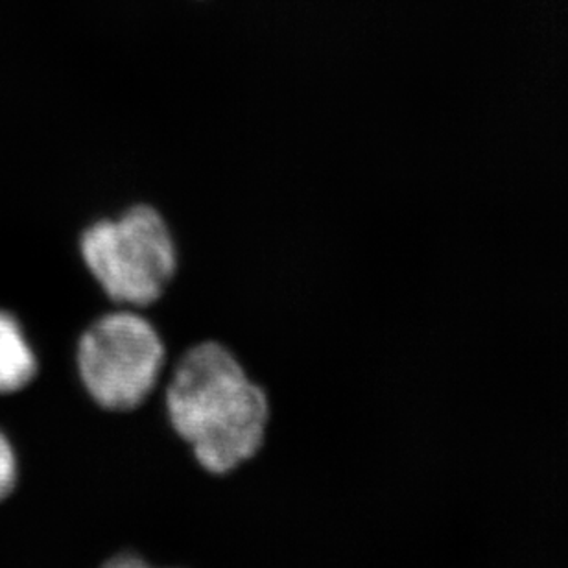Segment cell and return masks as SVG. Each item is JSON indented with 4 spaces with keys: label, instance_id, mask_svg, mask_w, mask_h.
I'll list each match as a JSON object with an SVG mask.
<instances>
[{
    "label": "cell",
    "instance_id": "3957f363",
    "mask_svg": "<svg viewBox=\"0 0 568 568\" xmlns=\"http://www.w3.org/2000/svg\"><path fill=\"white\" fill-rule=\"evenodd\" d=\"M72 361L89 399L124 414L141 408L158 389L169 344L150 314L113 306L78 333Z\"/></svg>",
    "mask_w": 568,
    "mask_h": 568
},
{
    "label": "cell",
    "instance_id": "5b68a950",
    "mask_svg": "<svg viewBox=\"0 0 568 568\" xmlns=\"http://www.w3.org/2000/svg\"><path fill=\"white\" fill-rule=\"evenodd\" d=\"M21 476L19 454L10 434L0 426V504L16 493Z\"/></svg>",
    "mask_w": 568,
    "mask_h": 568
},
{
    "label": "cell",
    "instance_id": "8992f818",
    "mask_svg": "<svg viewBox=\"0 0 568 568\" xmlns=\"http://www.w3.org/2000/svg\"><path fill=\"white\" fill-rule=\"evenodd\" d=\"M104 568H155L152 565L144 561V559L139 558L135 554H121V556H115V558L110 559L108 564L104 565Z\"/></svg>",
    "mask_w": 568,
    "mask_h": 568
},
{
    "label": "cell",
    "instance_id": "277c9868",
    "mask_svg": "<svg viewBox=\"0 0 568 568\" xmlns=\"http://www.w3.org/2000/svg\"><path fill=\"white\" fill-rule=\"evenodd\" d=\"M41 358L16 312L0 306V397L19 395L38 381Z\"/></svg>",
    "mask_w": 568,
    "mask_h": 568
},
{
    "label": "cell",
    "instance_id": "7a4b0ae2",
    "mask_svg": "<svg viewBox=\"0 0 568 568\" xmlns=\"http://www.w3.org/2000/svg\"><path fill=\"white\" fill-rule=\"evenodd\" d=\"M78 257L108 305L152 311L180 270V244L161 209L135 202L83 225Z\"/></svg>",
    "mask_w": 568,
    "mask_h": 568
},
{
    "label": "cell",
    "instance_id": "6da1fadb",
    "mask_svg": "<svg viewBox=\"0 0 568 568\" xmlns=\"http://www.w3.org/2000/svg\"><path fill=\"white\" fill-rule=\"evenodd\" d=\"M164 408L170 426L211 475H227L250 462L263 448L272 416L268 392L239 353L216 338L181 351Z\"/></svg>",
    "mask_w": 568,
    "mask_h": 568
}]
</instances>
